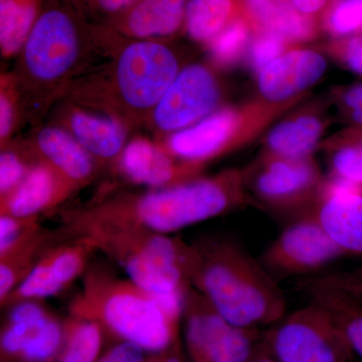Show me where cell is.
<instances>
[{
	"label": "cell",
	"instance_id": "6da1fadb",
	"mask_svg": "<svg viewBox=\"0 0 362 362\" xmlns=\"http://www.w3.org/2000/svg\"><path fill=\"white\" fill-rule=\"evenodd\" d=\"M98 54H109L103 33L75 0H45L11 76L23 114L39 115L66 96Z\"/></svg>",
	"mask_w": 362,
	"mask_h": 362
},
{
	"label": "cell",
	"instance_id": "7a4b0ae2",
	"mask_svg": "<svg viewBox=\"0 0 362 362\" xmlns=\"http://www.w3.org/2000/svg\"><path fill=\"white\" fill-rule=\"evenodd\" d=\"M109 62L71 86L70 102L96 109L128 129L148 123L181 68L170 40H131L106 25Z\"/></svg>",
	"mask_w": 362,
	"mask_h": 362
},
{
	"label": "cell",
	"instance_id": "3957f363",
	"mask_svg": "<svg viewBox=\"0 0 362 362\" xmlns=\"http://www.w3.org/2000/svg\"><path fill=\"white\" fill-rule=\"evenodd\" d=\"M246 187L245 173L228 170L145 194L119 195L64 213V233L98 226L168 235L243 206Z\"/></svg>",
	"mask_w": 362,
	"mask_h": 362
},
{
	"label": "cell",
	"instance_id": "277c9868",
	"mask_svg": "<svg viewBox=\"0 0 362 362\" xmlns=\"http://www.w3.org/2000/svg\"><path fill=\"white\" fill-rule=\"evenodd\" d=\"M187 274L189 285L240 327L259 329L286 315L277 279L233 240L206 238L188 245Z\"/></svg>",
	"mask_w": 362,
	"mask_h": 362
},
{
	"label": "cell",
	"instance_id": "5b68a950",
	"mask_svg": "<svg viewBox=\"0 0 362 362\" xmlns=\"http://www.w3.org/2000/svg\"><path fill=\"white\" fill-rule=\"evenodd\" d=\"M187 290L154 293L92 267L69 309L71 316L103 324L142 349L161 351L175 341Z\"/></svg>",
	"mask_w": 362,
	"mask_h": 362
},
{
	"label": "cell",
	"instance_id": "8992f818",
	"mask_svg": "<svg viewBox=\"0 0 362 362\" xmlns=\"http://www.w3.org/2000/svg\"><path fill=\"white\" fill-rule=\"evenodd\" d=\"M84 237L103 252L140 287L168 294L189 287L187 274L188 244L180 239L139 230L90 226L66 233Z\"/></svg>",
	"mask_w": 362,
	"mask_h": 362
},
{
	"label": "cell",
	"instance_id": "52a82bcc",
	"mask_svg": "<svg viewBox=\"0 0 362 362\" xmlns=\"http://www.w3.org/2000/svg\"><path fill=\"white\" fill-rule=\"evenodd\" d=\"M261 344L278 362H350L354 356L330 317L311 302L274 324Z\"/></svg>",
	"mask_w": 362,
	"mask_h": 362
},
{
	"label": "cell",
	"instance_id": "ba28073f",
	"mask_svg": "<svg viewBox=\"0 0 362 362\" xmlns=\"http://www.w3.org/2000/svg\"><path fill=\"white\" fill-rule=\"evenodd\" d=\"M182 316L185 341L194 362H247L259 349V329L228 322L192 286L185 292Z\"/></svg>",
	"mask_w": 362,
	"mask_h": 362
},
{
	"label": "cell",
	"instance_id": "9c48e42d",
	"mask_svg": "<svg viewBox=\"0 0 362 362\" xmlns=\"http://www.w3.org/2000/svg\"><path fill=\"white\" fill-rule=\"evenodd\" d=\"M245 180L271 211L296 214V218L315 209L324 182L311 157L295 160L267 156L245 175Z\"/></svg>",
	"mask_w": 362,
	"mask_h": 362
},
{
	"label": "cell",
	"instance_id": "30bf717a",
	"mask_svg": "<svg viewBox=\"0 0 362 362\" xmlns=\"http://www.w3.org/2000/svg\"><path fill=\"white\" fill-rule=\"evenodd\" d=\"M344 256L312 211L286 226L259 261L278 280L318 273Z\"/></svg>",
	"mask_w": 362,
	"mask_h": 362
},
{
	"label": "cell",
	"instance_id": "8fae6325",
	"mask_svg": "<svg viewBox=\"0 0 362 362\" xmlns=\"http://www.w3.org/2000/svg\"><path fill=\"white\" fill-rule=\"evenodd\" d=\"M221 99L220 83L209 66H185L150 117V128L160 134L185 129L214 113Z\"/></svg>",
	"mask_w": 362,
	"mask_h": 362
},
{
	"label": "cell",
	"instance_id": "7c38bea8",
	"mask_svg": "<svg viewBox=\"0 0 362 362\" xmlns=\"http://www.w3.org/2000/svg\"><path fill=\"white\" fill-rule=\"evenodd\" d=\"M95 251L96 247L84 237L71 238L68 242L47 247L30 275L0 305L13 306L59 294L84 273Z\"/></svg>",
	"mask_w": 362,
	"mask_h": 362
},
{
	"label": "cell",
	"instance_id": "4fadbf2b",
	"mask_svg": "<svg viewBox=\"0 0 362 362\" xmlns=\"http://www.w3.org/2000/svg\"><path fill=\"white\" fill-rule=\"evenodd\" d=\"M246 121L244 112L239 109H221L190 127L173 133L162 146L178 160L202 168L206 162L239 143Z\"/></svg>",
	"mask_w": 362,
	"mask_h": 362
},
{
	"label": "cell",
	"instance_id": "5bb4252c",
	"mask_svg": "<svg viewBox=\"0 0 362 362\" xmlns=\"http://www.w3.org/2000/svg\"><path fill=\"white\" fill-rule=\"evenodd\" d=\"M118 173L136 185L168 187L194 180L202 168L178 160L162 145L135 138L114 162Z\"/></svg>",
	"mask_w": 362,
	"mask_h": 362
},
{
	"label": "cell",
	"instance_id": "9a60e30c",
	"mask_svg": "<svg viewBox=\"0 0 362 362\" xmlns=\"http://www.w3.org/2000/svg\"><path fill=\"white\" fill-rule=\"evenodd\" d=\"M326 68V59L319 52L290 49L259 71V93L271 103H283L315 85Z\"/></svg>",
	"mask_w": 362,
	"mask_h": 362
},
{
	"label": "cell",
	"instance_id": "2e32d148",
	"mask_svg": "<svg viewBox=\"0 0 362 362\" xmlns=\"http://www.w3.org/2000/svg\"><path fill=\"white\" fill-rule=\"evenodd\" d=\"M32 150L37 160L45 162L74 190L89 185L101 164L65 129L45 126L33 136Z\"/></svg>",
	"mask_w": 362,
	"mask_h": 362
},
{
	"label": "cell",
	"instance_id": "e0dca14e",
	"mask_svg": "<svg viewBox=\"0 0 362 362\" xmlns=\"http://www.w3.org/2000/svg\"><path fill=\"white\" fill-rule=\"evenodd\" d=\"M188 0H137L103 23L131 40H173L185 30Z\"/></svg>",
	"mask_w": 362,
	"mask_h": 362
},
{
	"label": "cell",
	"instance_id": "ac0fdd59",
	"mask_svg": "<svg viewBox=\"0 0 362 362\" xmlns=\"http://www.w3.org/2000/svg\"><path fill=\"white\" fill-rule=\"evenodd\" d=\"M59 127L70 133L100 164L115 162L125 148L128 128L120 121L69 104L62 111Z\"/></svg>",
	"mask_w": 362,
	"mask_h": 362
},
{
	"label": "cell",
	"instance_id": "d6986e66",
	"mask_svg": "<svg viewBox=\"0 0 362 362\" xmlns=\"http://www.w3.org/2000/svg\"><path fill=\"white\" fill-rule=\"evenodd\" d=\"M73 189L45 162L37 160L18 187L0 199V214L39 218L70 197Z\"/></svg>",
	"mask_w": 362,
	"mask_h": 362
},
{
	"label": "cell",
	"instance_id": "ffe728a7",
	"mask_svg": "<svg viewBox=\"0 0 362 362\" xmlns=\"http://www.w3.org/2000/svg\"><path fill=\"white\" fill-rule=\"evenodd\" d=\"M302 289L337 326L354 356L362 359V305L358 296L322 277L305 279Z\"/></svg>",
	"mask_w": 362,
	"mask_h": 362
},
{
	"label": "cell",
	"instance_id": "44dd1931",
	"mask_svg": "<svg viewBox=\"0 0 362 362\" xmlns=\"http://www.w3.org/2000/svg\"><path fill=\"white\" fill-rule=\"evenodd\" d=\"M314 213L326 233L346 256H362V194L321 197Z\"/></svg>",
	"mask_w": 362,
	"mask_h": 362
},
{
	"label": "cell",
	"instance_id": "7402d4cb",
	"mask_svg": "<svg viewBox=\"0 0 362 362\" xmlns=\"http://www.w3.org/2000/svg\"><path fill=\"white\" fill-rule=\"evenodd\" d=\"M243 6L261 33L277 35L287 42H303L315 37L310 16L297 11L289 0H243Z\"/></svg>",
	"mask_w": 362,
	"mask_h": 362
},
{
	"label": "cell",
	"instance_id": "603a6c76",
	"mask_svg": "<svg viewBox=\"0 0 362 362\" xmlns=\"http://www.w3.org/2000/svg\"><path fill=\"white\" fill-rule=\"evenodd\" d=\"M323 130L322 121L313 115L283 121L269 133L265 156L295 160L310 158Z\"/></svg>",
	"mask_w": 362,
	"mask_h": 362
},
{
	"label": "cell",
	"instance_id": "cb8c5ba5",
	"mask_svg": "<svg viewBox=\"0 0 362 362\" xmlns=\"http://www.w3.org/2000/svg\"><path fill=\"white\" fill-rule=\"evenodd\" d=\"M45 0H0V49L4 58L20 54Z\"/></svg>",
	"mask_w": 362,
	"mask_h": 362
},
{
	"label": "cell",
	"instance_id": "d4e9b609",
	"mask_svg": "<svg viewBox=\"0 0 362 362\" xmlns=\"http://www.w3.org/2000/svg\"><path fill=\"white\" fill-rule=\"evenodd\" d=\"M235 6V0H188L183 32L209 45L237 18Z\"/></svg>",
	"mask_w": 362,
	"mask_h": 362
},
{
	"label": "cell",
	"instance_id": "484cf974",
	"mask_svg": "<svg viewBox=\"0 0 362 362\" xmlns=\"http://www.w3.org/2000/svg\"><path fill=\"white\" fill-rule=\"evenodd\" d=\"M52 239L54 233L44 230L25 246L0 256V303L30 275Z\"/></svg>",
	"mask_w": 362,
	"mask_h": 362
},
{
	"label": "cell",
	"instance_id": "4316f807",
	"mask_svg": "<svg viewBox=\"0 0 362 362\" xmlns=\"http://www.w3.org/2000/svg\"><path fill=\"white\" fill-rule=\"evenodd\" d=\"M62 338L61 325L47 314L42 320L28 323L18 356L28 362L47 361L58 351Z\"/></svg>",
	"mask_w": 362,
	"mask_h": 362
},
{
	"label": "cell",
	"instance_id": "83f0119b",
	"mask_svg": "<svg viewBox=\"0 0 362 362\" xmlns=\"http://www.w3.org/2000/svg\"><path fill=\"white\" fill-rule=\"evenodd\" d=\"M68 326V342L61 362H94L101 347V325L73 317Z\"/></svg>",
	"mask_w": 362,
	"mask_h": 362
},
{
	"label": "cell",
	"instance_id": "f1b7e54d",
	"mask_svg": "<svg viewBox=\"0 0 362 362\" xmlns=\"http://www.w3.org/2000/svg\"><path fill=\"white\" fill-rule=\"evenodd\" d=\"M331 173L334 177L362 187V130L343 136L330 152Z\"/></svg>",
	"mask_w": 362,
	"mask_h": 362
},
{
	"label": "cell",
	"instance_id": "f546056e",
	"mask_svg": "<svg viewBox=\"0 0 362 362\" xmlns=\"http://www.w3.org/2000/svg\"><path fill=\"white\" fill-rule=\"evenodd\" d=\"M250 45L249 23L245 18H235L209 45L214 63L221 66L235 65Z\"/></svg>",
	"mask_w": 362,
	"mask_h": 362
},
{
	"label": "cell",
	"instance_id": "4dcf8cb0",
	"mask_svg": "<svg viewBox=\"0 0 362 362\" xmlns=\"http://www.w3.org/2000/svg\"><path fill=\"white\" fill-rule=\"evenodd\" d=\"M42 230L39 218H14L0 214V256L25 246Z\"/></svg>",
	"mask_w": 362,
	"mask_h": 362
},
{
	"label": "cell",
	"instance_id": "1f68e13d",
	"mask_svg": "<svg viewBox=\"0 0 362 362\" xmlns=\"http://www.w3.org/2000/svg\"><path fill=\"white\" fill-rule=\"evenodd\" d=\"M326 26L337 37L358 33L362 30V0H339L328 13Z\"/></svg>",
	"mask_w": 362,
	"mask_h": 362
},
{
	"label": "cell",
	"instance_id": "d6a6232c",
	"mask_svg": "<svg viewBox=\"0 0 362 362\" xmlns=\"http://www.w3.org/2000/svg\"><path fill=\"white\" fill-rule=\"evenodd\" d=\"M21 111L20 97L11 78H2L0 92V143L1 148L7 146L16 124L20 121Z\"/></svg>",
	"mask_w": 362,
	"mask_h": 362
},
{
	"label": "cell",
	"instance_id": "836d02e7",
	"mask_svg": "<svg viewBox=\"0 0 362 362\" xmlns=\"http://www.w3.org/2000/svg\"><path fill=\"white\" fill-rule=\"evenodd\" d=\"M35 163H28L13 147L2 148L0 154V199L11 194L23 180Z\"/></svg>",
	"mask_w": 362,
	"mask_h": 362
},
{
	"label": "cell",
	"instance_id": "e575fe53",
	"mask_svg": "<svg viewBox=\"0 0 362 362\" xmlns=\"http://www.w3.org/2000/svg\"><path fill=\"white\" fill-rule=\"evenodd\" d=\"M288 42L284 40L271 35L261 33L250 42L247 47V62L250 68L259 74L285 52Z\"/></svg>",
	"mask_w": 362,
	"mask_h": 362
},
{
	"label": "cell",
	"instance_id": "d590c367",
	"mask_svg": "<svg viewBox=\"0 0 362 362\" xmlns=\"http://www.w3.org/2000/svg\"><path fill=\"white\" fill-rule=\"evenodd\" d=\"M86 18L94 23L103 25L115 18L137 0H75Z\"/></svg>",
	"mask_w": 362,
	"mask_h": 362
},
{
	"label": "cell",
	"instance_id": "8d00e7d4",
	"mask_svg": "<svg viewBox=\"0 0 362 362\" xmlns=\"http://www.w3.org/2000/svg\"><path fill=\"white\" fill-rule=\"evenodd\" d=\"M337 57L350 71L362 76V35H354L337 45Z\"/></svg>",
	"mask_w": 362,
	"mask_h": 362
},
{
	"label": "cell",
	"instance_id": "74e56055",
	"mask_svg": "<svg viewBox=\"0 0 362 362\" xmlns=\"http://www.w3.org/2000/svg\"><path fill=\"white\" fill-rule=\"evenodd\" d=\"M343 108L352 122L362 128V84L351 86L341 95Z\"/></svg>",
	"mask_w": 362,
	"mask_h": 362
},
{
	"label": "cell",
	"instance_id": "f35d334b",
	"mask_svg": "<svg viewBox=\"0 0 362 362\" xmlns=\"http://www.w3.org/2000/svg\"><path fill=\"white\" fill-rule=\"evenodd\" d=\"M99 362H143L142 349L126 341L111 349Z\"/></svg>",
	"mask_w": 362,
	"mask_h": 362
},
{
	"label": "cell",
	"instance_id": "ab89813d",
	"mask_svg": "<svg viewBox=\"0 0 362 362\" xmlns=\"http://www.w3.org/2000/svg\"><path fill=\"white\" fill-rule=\"evenodd\" d=\"M292 6L304 16H310L320 11L327 0H289Z\"/></svg>",
	"mask_w": 362,
	"mask_h": 362
},
{
	"label": "cell",
	"instance_id": "60d3db41",
	"mask_svg": "<svg viewBox=\"0 0 362 362\" xmlns=\"http://www.w3.org/2000/svg\"><path fill=\"white\" fill-rule=\"evenodd\" d=\"M262 341V340H261ZM247 362H278L276 359H274L273 357L270 356V354H267L265 350H264L263 347H262L261 343H259V346L258 350H257L256 354H254L251 357Z\"/></svg>",
	"mask_w": 362,
	"mask_h": 362
},
{
	"label": "cell",
	"instance_id": "b9f144b4",
	"mask_svg": "<svg viewBox=\"0 0 362 362\" xmlns=\"http://www.w3.org/2000/svg\"><path fill=\"white\" fill-rule=\"evenodd\" d=\"M158 362H182L180 361V359L175 358V357H171V358H168L166 361H162Z\"/></svg>",
	"mask_w": 362,
	"mask_h": 362
}]
</instances>
